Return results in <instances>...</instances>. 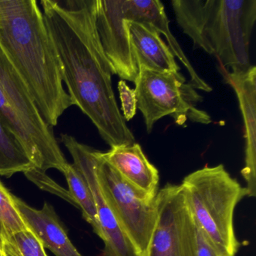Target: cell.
<instances>
[{
	"label": "cell",
	"instance_id": "obj_15",
	"mask_svg": "<svg viewBox=\"0 0 256 256\" xmlns=\"http://www.w3.org/2000/svg\"><path fill=\"white\" fill-rule=\"evenodd\" d=\"M64 174L68 182V193L73 204L82 210L84 218L92 226L94 232L101 238L96 206L88 182L73 164L68 163Z\"/></svg>",
	"mask_w": 256,
	"mask_h": 256
},
{
	"label": "cell",
	"instance_id": "obj_17",
	"mask_svg": "<svg viewBox=\"0 0 256 256\" xmlns=\"http://www.w3.org/2000/svg\"><path fill=\"white\" fill-rule=\"evenodd\" d=\"M1 250L4 256H48L42 242L30 228L12 235Z\"/></svg>",
	"mask_w": 256,
	"mask_h": 256
},
{
	"label": "cell",
	"instance_id": "obj_18",
	"mask_svg": "<svg viewBox=\"0 0 256 256\" xmlns=\"http://www.w3.org/2000/svg\"><path fill=\"white\" fill-rule=\"evenodd\" d=\"M120 98L121 101V110L122 116L126 121H130L136 116L137 112V98L134 90L131 89L126 83L121 80L118 83Z\"/></svg>",
	"mask_w": 256,
	"mask_h": 256
},
{
	"label": "cell",
	"instance_id": "obj_5",
	"mask_svg": "<svg viewBox=\"0 0 256 256\" xmlns=\"http://www.w3.org/2000/svg\"><path fill=\"white\" fill-rule=\"evenodd\" d=\"M196 224L222 256H235L240 244L234 228L236 204L246 190L223 164L206 166L187 175L182 184Z\"/></svg>",
	"mask_w": 256,
	"mask_h": 256
},
{
	"label": "cell",
	"instance_id": "obj_2",
	"mask_svg": "<svg viewBox=\"0 0 256 256\" xmlns=\"http://www.w3.org/2000/svg\"><path fill=\"white\" fill-rule=\"evenodd\" d=\"M0 48L28 86L50 127L74 106L66 91L60 61L35 0H0Z\"/></svg>",
	"mask_w": 256,
	"mask_h": 256
},
{
	"label": "cell",
	"instance_id": "obj_10",
	"mask_svg": "<svg viewBox=\"0 0 256 256\" xmlns=\"http://www.w3.org/2000/svg\"><path fill=\"white\" fill-rule=\"evenodd\" d=\"M226 83L238 97L245 130V164L241 174L246 182V196L256 194V67L250 66L241 71H226L220 68Z\"/></svg>",
	"mask_w": 256,
	"mask_h": 256
},
{
	"label": "cell",
	"instance_id": "obj_4",
	"mask_svg": "<svg viewBox=\"0 0 256 256\" xmlns=\"http://www.w3.org/2000/svg\"><path fill=\"white\" fill-rule=\"evenodd\" d=\"M0 121L23 145L38 170L65 172L68 162L26 84L0 48Z\"/></svg>",
	"mask_w": 256,
	"mask_h": 256
},
{
	"label": "cell",
	"instance_id": "obj_1",
	"mask_svg": "<svg viewBox=\"0 0 256 256\" xmlns=\"http://www.w3.org/2000/svg\"><path fill=\"white\" fill-rule=\"evenodd\" d=\"M41 4L74 106L110 148L136 143L115 98L114 72L96 26V0H42Z\"/></svg>",
	"mask_w": 256,
	"mask_h": 256
},
{
	"label": "cell",
	"instance_id": "obj_9",
	"mask_svg": "<svg viewBox=\"0 0 256 256\" xmlns=\"http://www.w3.org/2000/svg\"><path fill=\"white\" fill-rule=\"evenodd\" d=\"M61 142L71 154L73 164L86 180L94 196L101 228L100 238L104 244L102 256H134L130 242L118 226L100 188L96 173V150L80 143L70 134H61Z\"/></svg>",
	"mask_w": 256,
	"mask_h": 256
},
{
	"label": "cell",
	"instance_id": "obj_14",
	"mask_svg": "<svg viewBox=\"0 0 256 256\" xmlns=\"http://www.w3.org/2000/svg\"><path fill=\"white\" fill-rule=\"evenodd\" d=\"M35 168L23 145L0 121V175L10 178Z\"/></svg>",
	"mask_w": 256,
	"mask_h": 256
},
{
	"label": "cell",
	"instance_id": "obj_12",
	"mask_svg": "<svg viewBox=\"0 0 256 256\" xmlns=\"http://www.w3.org/2000/svg\"><path fill=\"white\" fill-rule=\"evenodd\" d=\"M102 157L125 180L155 198L160 181L158 172L138 144L113 146L108 152H102Z\"/></svg>",
	"mask_w": 256,
	"mask_h": 256
},
{
	"label": "cell",
	"instance_id": "obj_11",
	"mask_svg": "<svg viewBox=\"0 0 256 256\" xmlns=\"http://www.w3.org/2000/svg\"><path fill=\"white\" fill-rule=\"evenodd\" d=\"M124 18L132 54L139 70L158 72L180 71V68L170 48L154 26L148 23L128 22Z\"/></svg>",
	"mask_w": 256,
	"mask_h": 256
},
{
	"label": "cell",
	"instance_id": "obj_7",
	"mask_svg": "<svg viewBox=\"0 0 256 256\" xmlns=\"http://www.w3.org/2000/svg\"><path fill=\"white\" fill-rule=\"evenodd\" d=\"M96 173L103 196L134 256H148L156 221V198H152L125 180L97 150Z\"/></svg>",
	"mask_w": 256,
	"mask_h": 256
},
{
	"label": "cell",
	"instance_id": "obj_19",
	"mask_svg": "<svg viewBox=\"0 0 256 256\" xmlns=\"http://www.w3.org/2000/svg\"><path fill=\"white\" fill-rule=\"evenodd\" d=\"M196 256H222L208 235L196 224Z\"/></svg>",
	"mask_w": 256,
	"mask_h": 256
},
{
	"label": "cell",
	"instance_id": "obj_13",
	"mask_svg": "<svg viewBox=\"0 0 256 256\" xmlns=\"http://www.w3.org/2000/svg\"><path fill=\"white\" fill-rule=\"evenodd\" d=\"M14 203L28 227L56 256H82L68 238L52 205L46 202L41 210L26 204L13 194Z\"/></svg>",
	"mask_w": 256,
	"mask_h": 256
},
{
	"label": "cell",
	"instance_id": "obj_3",
	"mask_svg": "<svg viewBox=\"0 0 256 256\" xmlns=\"http://www.w3.org/2000/svg\"><path fill=\"white\" fill-rule=\"evenodd\" d=\"M172 5L194 47L215 56L220 68L234 72L251 66L256 0H173Z\"/></svg>",
	"mask_w": 256,
	"mask_h": 256
},
{
	"label": "cell",
	"instance_id": "obj_20",
	"mask_svg": "<svg viewBox=\"0 0 256 256\" xmlns=\"http://www.w3.org/2000/svg\"><path fill=\"white\" fill-rule=\"evenodd\" d=\"M0 256H4V253H2V250L0 248Z\"/></svg>",
	"mask_w": 256,
	"mask_h": 256
},
{
	"label": "cell",
	"instance_id": "obj_16",
	"mask_svg": "<svg viewBox=\"0 0 256 256\" xmlns=\"http://www.w3.org/2000/svg\"><path fill=\"white\" fill-rule=\"evenodd\" d=\"M29 228L13 198L0 181V248L12 235Z\"/></svg>",
	"mask_w": 256,
	"mask_h": 256
},
{
	"label": "cell",
	"instance_id": "obj_8",
	"mask_svg": "<svg viewBox=\"0 0 256 256\" xmlns=\"http://www.w3.org/2000/svg\"><path fill=\"white\" fill-rule=\"evenodd\" d=\"M156 221L148 256H196V224L182 185L167 184L156 196Z\"/></svg>",
	"mask_w": 256,
	"mask_h": 256
},
{
	"label": "cell",
	"instance_id": "obj_6",
	"mask_svg": "<svg viewBox=\"0 0 256 256\" xmlns=\"http://www.w3.org/2000/svg\"><path fill=\"white\" fill-rule=\"evenodd\" d=\"M134 84L138 109L143 114L148 133L166 116H172L179 126L185 125L188 120L212 122L210 115L196 106L202 101V96L179 72L140 70Z\"/></svg>",
	"mask_w": 256,
	"mask_h": 256
}]
</instances>
